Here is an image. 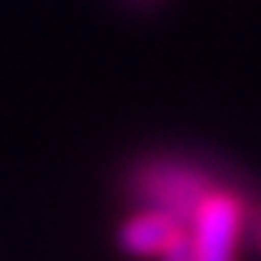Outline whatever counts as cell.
Returning <instances> with one entry per match:
<instances>
[{
	"mask_svg": "<svg viewBox=\"0 0 261 261\" xmlns=\"http://www.w3.org/2000/svg\"><path fill=\"white\" fill-rule=\"evenodd\" d=\"M247 225V207L236 192L211 189L189 218V250L192 261H236L240 236Z\"/></svg>",
	"mask_w": 261,
	"mask_h": 261,
	"instance_id": "6da1fadb",
	"label": "cell"
},
{
	"mask_svg": "<svg viewBox=\"0 0 261 261\" xmlns=\"http://www.w3.org/2000/svg\"><path fill=\"white\" fill-rule=\"evenodd\" d=\"M130 189H135V196L142 203L181 218L185 228H189L192 211L200 207V200L214 185H211L207 171L189 167V163H181V160H149L145 167L135 174Z\"/></svg>",
	"mask_w": 261,
	"mask_h": 261,
	"instance_id": "7a4b0ae2",
	"label": "cell"
},
{
	"mask_svg": "<svg viewBox=\"0 0 261 261\" xmlns=\"http://www.w3.org/2000/svg\"><path fill=\"white\" fill-rule=\"evenodd\" d=\"M181 236H185V221L181 218H174L167 211H156V207H145V211H135L120 225L116 243L130 257H160Z\"/></svg>",
	"mask_w": 261,
	"mask_h": 261,
	"instance_id": "3957f363",
	"label": "cell"
},
{
	"mask_svg": "<svg viewBox=\"0 0 261 261\" xmlns=\"http://www.w3.org/2000/svg\"><path fill=\"white\" fill-rule=\"evenodd\" d=\"M160 261H192V250H189V236H181L178 243H171L167 250L160 254Z\"/></svg>",
	"mask_w": 261,
	"mask_h": 261,
	"instance_id": "277c9868",
	"label": "cell"
},
{
	"mask_svg": "<svg viewBox=\"0 0 261 261\" xmlns=\"http://www.w3.org/2000/svg\"><path fill=\"white\" fill-rule=\"evenodd\" d=\"M254 247L261 250V221H257V232H254Z\"/></svg>",
	"mask_w": 261,
	"mask_h": 261,
	"instance_id": "5b68a950",
	"label": "cell"
},
{
	"mask_svg": "<svg viewBox=\"0 0 261 261\" xmlns=\"http://www.w3.org/2000/svg\"><path fill=\"white\" fill-rule=\"evenodd\" d=\"M135 4H152V0H135Z\"/></svg>",
	"mask_w": 261,
	"mask_h": 261,
	"instance_id": "8992f818",
	"label": "cell"
}]
</instances>
